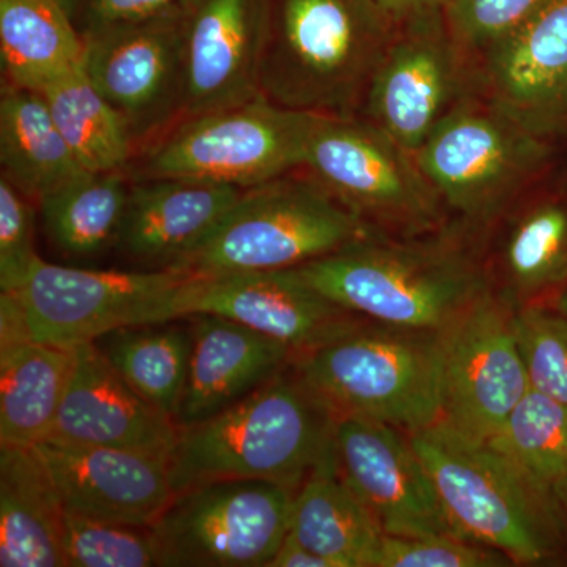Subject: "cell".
Segmentation results:
<instances>
[{
  "instance_id": "25",
  "label": "cell",
  "mask_w": 567,
  "mask_h": 567,
  "mask_svg": "<svg viewBox=\"0 0 567 567\" xmlns=\"http://www.w3.org/2000/svg\"><path fill=\"white\" fill-rule=\"evenodd\" d=\"M74 360L70 347L0 341V446H33L50 435Z\"/></svg>"
},
{
  "instance_id": "27",
  "label": "cell",
  "mask_w": 567,
  "mask_h": 567,
  "mask_svg": "<svg viewBox=\"0 0 567 567\" xmlns=\"http://www.w3.org/2000/svg\"><path fill=\"white\" fill-rule=\"evenodd\" d=\"M2 177L31 200L84 169L59 132L43 93L3 85L0 100Z\"/></svg>"
},
{
  "instance_id": "1",
  "label": "cell",
  "mask_w": 567,
  "mask_h": 567,
  "mask_svg": "<svg viewBox=\"0 0 567 567\" xmlns=\"http://www.w3.org/2000/svg\"><path fill=\"white\" fill-rule=\"evenodd\" d=\"M336 413L300 377L279 374L237 404L178 427L174 494L218 480H262L297 492L334 446Z\"/></svg>"
},
{
  "instance_id": "39",
  "label": "cell",
  "mask_w": 567,
  "mask_h": 567,
  "mask_svg": "<svg viewBox=\"0 0 567 567\" xmlns=\"http://www.w3.org/2000/svg\"><path fill=\"white\" fill-rule=\"evenodd\" d=\"M268 567H333L327 558L309 550L295 537L287 535Z\"/></svg>"
},
{
  "instance_id": "37",
  "label": "cell",
  "mask_w": 567,
  "mask_h": 567,
  "mask_svg": "<svg viewBox=\"0 0 567 567\" xmlns=\"http://www.w3.org/2000/svg\"><path fill=\"white\" fill-rule=\"evenodd\" d=\"M35 208L6 177L0 178V290L13 292L41 257L33 244Z\"/></svg>"
},
{
  "instance_id": "8",
  "label": "cell",
  "mask_w": 567,
  "mask_h": 567,
  "mask_svg": "<svg viewBox=\"0 0 567 567\" xmlns=\"http://www.w3.org/2000/svg\"><path fill=\"white\" fill-rule=\"evenodd\" d=\"M320 114L295 111L265 99L182 118L153 142L132 181L196 178L251 189L305 167Z\"/></svg>"
},
{
  "instance_id": "4",
  "label": "cell",
  "mask_w": 567,
  "mask_h": 567,
  "mask_svg": "<svg viewBox=\"0 0 567 567\" xmlns=\"http://www.w3.org/2000/svg\"><path fill=\"white\" fill-rule=\"evenodd\" d=\"M297 270L352 315L409 330L443 333L487 292L483 274L464 254L374 235Z\"/></svg>"
},
{
  "instance_id": "36",
  "label": "cell",
  "mask_w": 567,
  "mask_h": 567,
  "mask_svg": "<svg viewBox=\"0 0 567 567\" xmlns=\"http://www.w3.org/2000/svg\"><path fill=\"white\" fill-rule=\"evenodd\" d=\"M551 2L554 0H451L445 14L462 48L486 51Z\"/></svg>"
},
{
  "instance_id": "32",
  "label": "cell",
  "mask_w": 567,
  "mask_h": 567,
  "mask_svg": "<svg viewBox=\"0 0 567 567\" xmlns=\"http://www.w3.org/2000/svg\"><path fill=\"white\" fill-rule=\"evenodd\" d=\"M503 264L511 287L529 297L567 281V204L547 200L525 212L507 234Z\"/></svg>"
},
{
  "instance_id": "41",
  "label": "cell",
  "mask_w": 567,
  "mask_h": 567,
  "mask_svg": "<svg viewBox=\"0 0 567 567\" xmlns=\"http://www.w3.org/2000/svg\"><path fill=\"white\" fill-rule=\"evenodd\" d=\"M554 495L559 505L565 506V509H567V476L555 487Z\"/></svg>"
},
{
  "instance_id": "14",
  "label": "cell",
  "mask_w": 567,
  "mask_h": 567,
  "mask_svg": "<svg viewBox=\"0 0 567 567\" xmlns=\"http://www.w3.org/2000/svg\"><path fill=\"white\" fill-rule=\"evenodd\" d=\"M364 100L365 118L416 153L436 123L458 103L461 44L445 10L424 11L401 21Z\"/></svg>"
},
{
  "instance_id": "20",
  "label": "cell",
  "mask_w": 567,
  "mask_h": 567,
  "mask_svg": "<svg viewBox=\"0 0 567 567\" xmlns=\"http://www.w3.org/2000/svg\"><path fill=\"white\" fill-rule=\"evenodd\" d=\"M76 360L50 435L70 445L117 447L169 458L178 425L141 398L95 342L74 347Z\"/></svg>"
},
{
  "instance_id": "28",
  "label": "cell",
  "mask_w": 567,
  "mask_h": 567,
  "mask_svg": "<svg viewBox=\"0 0 567 567\" xmlns=\"http://www.w3.org/2000/svg\"><path fill=\"white\" fill-rule=\"evenodd\" d=\"M177 320L121 328L95 341L118 375L175 424L194 342L192 322Z\"/></svg>"
},
{
  "instance_id": "12",
  "label": "cell",
  "mask_w": 567,
  "mask_h": 567,
  "mask_svg": "<svg viewBox=\"0 0 567 567\" xmlns=\"http://www.w3.org/2000/svg\"><path fill=\"white\" fill-rule=\"evenodd\" d=\"M529 388L514 312L491 293L481 295L443 331L440 420L470 439L488 442Z\"/></svg>"
},
{
  "instance_id": "19",
  "label": "cell",
  "mask_w": 567,
  "mask_h": 567,
  "mask_svg": "<svg viewBox=\"0 0 567 567\" xmlns=\"http://www.w3.org/2000/svg\"><path fill=\"white\" fill-rule=\"evenodd\" d=\"M33 446L47 465L66 513L152 527L173 499L167 457L54 440Z\"/></svg>"
},
{
  "instance_id": "5",
  "label": "cell",
  "mask_w": 567,
  "mask_h": 567,
  "mask_svg": "<svg viewBox=\"0 0 567 567\" xmlns=\"http://www.w3.org/2000/svg\"><path fill=\"white\" fill-rule=\"evenodd\" d=\"M462 539L502 551L513 563L550 557L555 495L488 442L443 420L410 434Z\"/></svg>"
},
{
  "instance_id": "30",
  "label": "cell",
  "mask_w": 567,
  "mask_h": 567,
  "mask_svg": "<svg viewBox=\"0 0 567 567\" xmlns=\"http://www.w3.org/2000/svg\"><path fill=\"white\" fill-rule=\"evenodd\" d=\"M40 93L82 169L110 173L132 166L136 145L128 126L96 91L84 63Z\"/></svg>"
},
{
  "instance_id": "40",
  "label": "cell",
  "mask_w": 567,
  "mask_h": 567,
  "mask_svg": "<svg viewBox=\"0 0 567 567\" xmlns=\"http://www.w3.org/2000/svg\"><path fill=\"white\" fill-rule=\"evenodd\" d=\"M375 2L395 22H401L424 11L446 10L451 0H375Z\"/></svg>"
},
{
  "instance_id": "33",
  "label": "cell",
  "mask_w": 567,
  "mask_h": 567,
  "mask_svg": "<svg viewBox=\"0 0 567 567\" xmlns=\"http://www.w3.org/2000/svg\"><path fill=\"white\" fill-rule=\"evenodd\" d=\"M62 551L65 567L159 566L152 527L95 520L66 511Z\"/></svg>"
},
{
  "instance_id": "11",
  "label": "cell",
  "mask_w": 567,
  "mask_h": 567,
  "mask_svg": "<svg viewBox=\"0 0 567 567\" xmlns=\"http://www.w3.org/2000/svg\"><path fill=\"white\" fill-rule=\"evenodd\" d=\"M305 167L364 221L404 229H429L439 223L443 203L415 153L368 118L320 115Z\"/></svg>"
},
{
  "instance_id": "3",
  "label": "cell",
  "mask_w": 567,
  "mask_h": 567,
  "mask_svg": "<svg viewBox=\"0 0 567 567\" xmlns=\"http://www.w3.org/2000/svg\"><path fill=\"white\" fill-rule=\"evenodd\" d=\"M297 360V374L336 413L406 434L442 417L443 333L354 323Z\"/></svg>"
},
{
  "instance_id": "34",
  "label": "cell",
  "mask_w": 567,
  "mask_h": 567,
  "mask_svg": "<svg viewBox=\"0 0 567 567\" xmlns=\"http://www.w3.org/2000/svg\"><path fill=\"white\" fill-rule=\"evenodd\" d=\"M514 330L529 383L567 405V319L543 308L514 312Z\"/></svg>"
},
{
  "instance_id": "23",
  "label": "cell",
  "mask_w": 567,
  "mask_h": 567,
  "mask_svg": "<svg viewBox=\"0 0 567 567\" xmlns=\"http://www.w3.org/2000/svg\"><path fill=\"white\" fill-rule=\"evenodd\" d=\"M63 516L35 446H0V566L65 567Z\"/></svg>"
},
{
  "instance_id": "26",
  "label": "cell",
  "mask_w": 567,
  "mask_h": 567,
  "mask_svg": "<svg viewBox=\"0 0 567 567\" xmlns=\"http://www.w3.org/2000/svg\"><path fill=\"white\" fill-rule=\"evenodd\" d=\"M84 50L61 0H0L3 85L43 92L82 66Z\"/></svg>"
},
{
  "instance_id": "10",
  "label": "cell",
  "mask_w": 567,
  "mask_h": 567,
  "mask_svg": "<svg viewBox=\"0 0 567 567\" xmlns=\"http://www.w3.org/2000/svg\"><path fill=\"white\" fill-rule=\"evenodd\" d=\"M415 155L443 204L487 221L546 166L550 145L491 103L458 102Z\"/></svg>"
},
{
  "instance_id": "22",
  "label": "cell",
  "mask_w": 567,
  "mask_h": 567,
  "mask_svg": "<svg viewBox=\"0 0 567 567\" xmlns=\"http://www.w3.org/2000/svg\"><path fill=\"white\" fill-rule=\"evenodd\" d=\"M186 319L192 322L194 342L178 427L237 404L282 374L297 358L289 346L234 320L208 315Z\"/></svg>"
},
{
  "instance_id": "29",
  "label": "cell",
  "mask_w": 567,
  "mask_h": 567,
  "mask_svg": "<svg viewBox=\"0 0 567 567\" xmlns=\"http://www.w3.org/2000/svg\"><path fill=\"white\" fill-rule=\"evenodd\" d=\"M132 177L128 169L84 171L39 200L41 219L55 248L87 257L117 244Z\"/></svg>"
},
{
  "instance_id": "9",
  "label": "cell",
  "mask_w": 567,
  "mask_h": 567,
  "mask_svg": "<svg viewBox=\"0 0 567 567\" xmlns=\"http://www.w3.org/2000/svg\"><path fill=\"white\" fill-rule=\"evenodd\" d=\"M295 491L218 480L177 492L152 525L159 567H268L289 535Z\"/></svg>"
},
{
  "instance_id": "31",
  "label": "cell",
  "mask_w": 567,
  "mask_h": 567,
  "mask_svg": "<svg viewBox=\"0 0 567 567\" xmlns=\"http://www.w3.org/2000/svg\"><path fill=\"white\" fill-rule=\"evenodd\" d=\"M488 443L554 494L567 476V405L529 388Z\"/></svg>"
},
{
  "instance_id": "16",
  "label": "cell",
  "mask_w": 567,
  "mask_h": 567,
  "mask_svg": "<svg viewBox=\"0 0 567 567\" xmlns=\"http://www.w3.org/2000/svg\"><path fill=\"white\" fill-rule=\"evenodd\" d=\"M271 0H185L183 118L260 95V59Z\"/></svg>"
},
{
  "instance_id": "6",
  "label": "cell",
  "mask_w": 567,
  "mask_h": 567,
  "mask_svg": "<svg viewBox=\"0 0 567 567\" xmlns=\"http://www.w3.org/2000/svg\"><path fill=\"white\" fill-rule=\"evenodd\" d=\"M194 278L174 268L96 271L41 259L17 290L0 293V341L74 349L121 328L183 319Z\"/></svg>"
},
{
  "instance_id": "24",
  "label": "cell",
  "mask_w": 567,
  "mask_h": 567,
  "mask_svg": "<svg viewBox=\"0 0 567 567\" xmlns=\"http://www.w3.org/2000/svg\"><path fill=\"white\" fill-rule=\"evenodd\" d=\"M289 535L333 567H374L385 533L339 475L334 446L295 492Z\"/></svg>"
},
{
  "instance_id": "17",
  "label": "cell",
  "mask_w": 567,
  "mask_h": 567,
  "mask_svg": "<svg viewBox=\"0 0 567 567\" xmlns=\"http://www.w3.org/2000/svg\"><path fill=\"white\" fill-rule=\"evenodd\" d=\"M197 315L252 328L289 346L295 357L357 323L352 312L320 293L297 268L196 276L186 295L185 317Z\"/></svg>"
},
{
  "instance_id": "42",
  "label": "cell",
  "mask_w": 567,
  "mask_h": 567,
  "mask_svg": "<svg viewBox=\"0 0 567 567\" xmlns=\"http://www.w3.org/2000/svg\"><path fill=\"white\" fill-rule=\"evenodd\" d=\"M558 309L559 315L565 316L567 319V290L565 293L561 295V297H559Z\"/></svg>"
},
{
  "instance_id": "2",
  "label": "cell",
  "mask_w": 567,
  "mask_h": 567,
  "mask_svg": "<svg viewBox=\"0 0 567 567\" xmlns=\"http://www.w3.org/2000/svg\"><path fill=\"white\" fill-rule=\"evenodd\" d=\"M394 25L375 0H271L260 93L289 110L357 117Z\"/></svg>"
},
{
  "instance_id": "7",
  "label": "cell",
  "mask_w": 567,
  "mask_h": 567,
  "mask_svg": "<svg viewBox=\"0 0 567 567\" xmlns=\"http://www.w3.org/2000/svg\"><path fill=\"white\" fill-rule=\"evenodd\" d=\"M371 235L315 178L289 174L245 189L210 237L169 268L196 276L289 270Z\"/></svg>"
},
{
  "instance_id": "13",
  "label": "cell",
  "mask_w": 567,
  "mask_h": 567,
  "mask_svg": "<svg viewBox=\"0 0 567 567\" xmlns=\"http://www.w3.org/2000/svg\"><path fill=\"white\" fill-rule=\"evenodd\" d=\"M84 70L122 115L134 145L155 142L185 111L182 7L84 40Z\"/></svg>"
},
{
  "instance_id": "38",
  "label": "cell",
  "mask_w": 567,
  "mask_h": 567,
  "mask_svg": "<svg viewBox=\"0 0 567 567\" xmlns=\"http://www.w3.org/2000/svg\"><path fill=\"white\" fill-rule=\"evenodd\" d=\"M82 40L155 20L181 9L185 0H61Z\"/></svg>"
},
{
  "instance_id": "18",
  "label": "cell",
  "mask_w": 567,
  "mask_h": 567,
  "mask_svg": "<svg viewBox=\"0 0 567 567\" xmlns=\"http://www.w3.org/2000/svg\"><path fill=\"white\" fill-rule=\"evenodd\" d=\"M487 103L533 136L567 134V0L483 51Z\"/></svg>"
},
{
  "instance_id": "21",
  "label": "cell",
  "mask_w": 567,
  "mask_h": 567,
  "mask_svg": "<svg viewBox=\"0 0 567 567\" xmlns=\"http://www.w3.org/2000/svg\"><path fill=\"white\" fill-rule=\"evenodd\" d=\"M244 193L196 178L132 181L115 246L134 262L173 267L210 237Z\"/></svg>"
},
{
  "instance_id": "15",
  "label": "cell",
  "mask_w": 567,
  "mask_h": 567,
  "mask_svg": "<svg viewBox=\"0 0 567 567\" xmlns=\"http://www.w3.org/2000/svg\"><path fill=\"white\" fill-rule=\"evenodd\" d=\"M334 458L339 475L391 536H456L434 481L393 425L338 416Z\"/></svg>"
},
{
  "instance_id": "35",
  "label": "cell",
  "mask_w": 567,
  "mask_h": 567,
  "mask_svg": "<svg viewBox=\"0 0 567 567\" xmlns=\"http://www.w3.org/2000/svg\"><path fill=\"white\" fill-rule=\"evenodd\" d=\"M511 559L495 548L462 537L383 535L374 567H495Z\"/></svg>"
}]
</instances>
